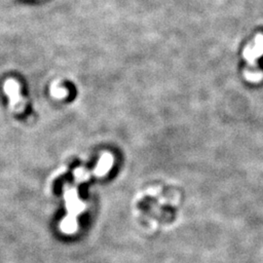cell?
<instances>
[{
	"label": "cell",
	"mask_w": 263,
	"mask_h": 263,
	"mask_svg": "<svg viewBox=\"0 0 263 263\" xmlns=\"http://www.w3.org/2000/svg\"><path fill=\"white\" fill-rule=\"evenodd\" d=\"M5 93L9 94L10 96V104L14 110L20 112L24 110V100L19 94V84L15 80H8L5 83Z\"/></svg>",
	"instance_id": "1"
}]
</instances>
